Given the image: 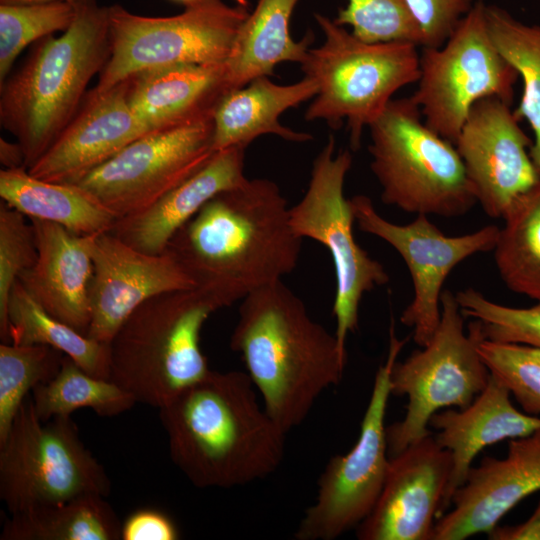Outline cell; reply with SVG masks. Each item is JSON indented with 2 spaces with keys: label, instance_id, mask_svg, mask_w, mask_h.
<instances>
[{
  "label": "cell",
  "instance_id": "cell-1",
  "mask_svg": "<svg viewBox=\"0 0 540 540\" xmlns=\"http://www.w3.org/2000/svg\"><path fill=\"white\" fill-rule=\"evenodd\" d=\"M270 179H247L210 199L170 240L169 251L196 287L224 307L291 273L302 240Z\"/></svg>",
  "mask_w": 540,
  "mask_h": 540
},
{
  "label": "cell",
  "instance_id": "cell-2",
  "mask_svg": "<svg viewBox=\"0 0 540 540\" xmlns=\"http://www.w3.org/2000/svg\"><path fill=\"white\" fill-rule=\"evenodd\" d=\"M171 460L198 488H232L280 466L286 433L242 371L211 370L159 409Z\"/></svg>",
  "mask_w": 540,
  "mask_h": 540
},
{
  "label": "cell",
  "instance_id": "cell-3",
  "mask_svg": "<svg viewBox=\"0 0 540 540\" xmlns=\"http://www.w3.org/2000/svg\"><path fill=\"white\" fill-rule=\"evenodd\" d=\"M230 348L286 434L302 424L325 390L340 383L346 363L335 333L313 320L282 280L241 300Z\"/></svg>",
  "mask_w": 540,
  "mask_h": 540
},
{
  "label": "cell",
  "instance_id": "cell-4",
  "mask_svg": "<svg viewBox=\"0 0 540 540\" xmlns=\"http://www.w3.org/2000/svg\"><path fill=\"white\" fill-rule=\"evenodd\" d=\"M70 27L38 42L0 84V123L22 147L29 169L82 104L110 55L108 7L79 0Z\"/></svg>",
  "mask_w": 540,
  "mask_h": 540
},
{
  "label": "cell",
  "instance_id": "cell-5",
  "mask_svg": "<svg viewBox=\"0 0 540 540\" xmlns=\"http://www.w3.org/2000/svg\"><path fill=\"white\" fill-rule=\"evenodd\" d=\"M224 308L198 287L156 295L139 305L110 342V380L137 403L160 409L211 369L201 330Z\"/></svg>",
  "mask_w": 540,
  "mask_h": 540
},
{
  "label": "cell",
  "instance_id": "cell-6",
  "mask_svg": "<svg viewBox=\"0 0 540 540\" xmlns=\"http://www.w3.org/2000/svg\"><path fill=\"white\" fill-rule=\"evenodd\" d=\"M324 41L300 64L317 93L305 112L337 129L346 123L351 150L361 146L364 128L385 110L401 88L420 75L417 46L411 42H366L328 17L315 14Z\"/></svg>",
  "mask_w": 540,
  "mask_h": 540
},
{
  "label": "cell",
  "instance_id": "cell-7",
  "mask_svg": "<svg viewBox=\"0 0 540 540\" xmlns=\"http://www.w3.org/2000/svg\"><path fill=\"white\" fill-rule=\"evenodd\" d=\"M368 128L382 202L441 217L462 216L477 203L454 143L426 125L411 96L392 99Z\"/></svg>",
  "mask_w": 540,
  "mask_h": 540
},
{
  "label": "cell",
  "instance_id": "cell-8",
  "mask_svg": "<svg viewBox=\"0 0 540 540\" xmlns=\"http://www.w3.org/2000/svg\"><path fill=\"white\" fill-rule=\"evenodd\" d=\"M110 478L82 441L71 416L42 421L32 397L0 441V499L10 514L86 494L108 497Z\"/></svg>",
  "mask_w": 540,
  "mask_h": 540
},
{
  "label": "cell",
  "instance_id": "cell-9",
  "mask_svg": "<svg viewBox=\"0 0 540 540\" xmlns=\"http://www.w3.org/2000/svg\"><path fill=\"white\" fill-rule=\"evenodd\" d=\"M108 14L110 55L98 90L155 69L225 62L250 13L244 4L200 0L169 17L137 15L118 4Z\"/></svg>",
  "mask_w": 540,
  "mask_h": 540
},
{
  "label": "cell",
  "instance_id": "cell-10",
  "mask_svg": "<svg viewBox=\"0 0 540 540\" xmlns=\"http://www.w3.org/2000/svg\"><path fill=\"white\" fill-rule=\"evenodd\" d=\"M464 319L455 294L444 290L430 341L394 363L391 395L407 396L408 403L403 419L386 427L390 457L431 434L429 421L436 412L467 407L487 386L490 371L478 352V333L472 323L466 333Z\"/></svg>",
  "mask_w": 540,
  "mask_h": 540
},
{
  "label": "cell",
  "instance_id": "cell-11",
  "mask_svg": "<svg viewBox=\"0 0 540 540\" xmlns=\"http://www.w3.org/2000/svg\"><path fill=\"white\" fill-rule=\"evenodd\" d=\"M352 162L350 151L336 152L335 139L329 136L313 161L303 197L289 210L295 234L319 242L331 255L336 277L334 333L344 352L348 335L358 328L362 297L390 280L385 267L354 237L355 219L350 200L344 195L345 178Z\"/></svg>",
  "mask_w": 540,
  "mask_h": 540
},
{
  "label": "cell",
  "instance_id": "cell-12",
  "mask_svg": "<svg viewBox=\"0 0 540 540\" xmlns=\"http://www.w3.org/2000/svg\"><path fill=\"white\" fill-rule=\"evenodd\" d=\"M485 3L471 10L440 47H422L420 75L411 95L428 127L454 143L472 107L496 97L511 105L519 75L495 46Z\"/></svg>",
  "mask_w": 540,
  "mask_h": 540
},
{
  "label": "cell",
  "instance_id": "cell-13",
  "mask_svg": "<svg viewBox=\"0 0 540 540\" xmlns=\"http://www.w3.org/2000/svg\"><path fill=\"white\" fill-rule=\"evenodd\" d=\"M406 341L397 338L392 320L387 358L376 372L359 437L346 454L335 455L326 464L315 501L300 520L295 539L334 540L357 528L376 505L390 461L385 425L390 373Z\"/></svg>",
  "mask_w": 540,
  "mask_h": 540
},
{
  "label": "cell",
  "instance_id": "cell-14",
  "mask_svg": "<svg viewBox=\"0 0 540 540\" xmlns=\"http://www.w3.org/2000/svg\"><path fill=\"white\" fill-rule=\"evenodd\" d=\"M213 117L149 132L78 183L118 219L139 213L178 186L215 153Z\"/></svg>",
  "mask_w": 540,
  "mask_h": 540
},
{
  "label": "cell",
  "instance_id": "cell-15",
  "mask_svg": "<svg viewBox=\"0 0 540 540\" xmlns=\"http://www.w3.org/2000/svg\"><path fill=\"white\" fill-rule=\"evenodd\" d=\"M349 200L359 229L388 243L404 260L413 284V298L400 322L412 328L418 346H425L440 322L446 278L465 259L492 251L499 228L487 225L468 234L448 236L428 215L418 214L408 224H395L377 212L368 196L355 195Z\"/></svg>",
  "mask_w": 540,
  "mask_h": 540
},
{
  "label": "cell",
  "instance_id": "cell-16",
  "mask_svg": "<svg viewBox=\"0 0 540 540\" xmlns=\"http://www.w3.org/2000/svg\"><path fill=\"white\" fill-rule=\"evenodd\" d=\"M510 106L496 97L479 100L454 142L477 202L491 218H503L540 181L533 141Z\"/></svg>",
  "mask_w": 540,
  "mask_h": 540
},
{
  "label": "cell",
  "instance_id": "cell-17",
  "mask_svg": "<svg viewBox=\"0 0 540 540\" xmlns=\"http://www.w3.org/2000/svg\"><path fill=\"white\" fill-rule=\"evenodd\" d=\"M93 275L91 321L86 335L110 344L126 318L143 302L164 292L196 287L167 250L140 251L110 231L90 236Z\"/></svg>",
  "mask_w": 540,
  "mask_h": 540
},
{
  "label": "cell",
  "instance_id": "cell-18",
  "mask_svg": "<svg viewBox=\"0 0 540 540\" xmlns=\"http://www.w3.org/2000/svg\"><path fill=\"white\" fill-rule=\"evenodd\" d=\"M451 452L431 434L390 457L386 480L359 540H431L451 477Z\"/></svg>",
  "mask_w": 540,
  "mask_h": 540
},
{
  "label": "cell",
  "instance_id": "cell-19",
  "mask_svg": "<svg viewBox=\"0 0 540 540\" xmlns=\"http://www.w3.org/2000/svg\"><path fill=\"white\" fill-rule=\"evenodd\" d=\"M540 491V429L508 441L503 459L484 457L471 466L441 515L431 540H464L488 534L524 498ZM450 504V505H451Z\"/></svg>",
  "mask_w": 540,
  "mask_h": 540
},
{
  "label": "cell",
  "instance_id": "cell-20",
  "mask_svg": "<svg viewBox=\"0 0 540 540\" xmlns=\"http://www.w3.org/2000/svg\"><path fill=\"white\" fill-rule=\"evenodd\" d=\"M127 91L128 80L107 90H89L74 117L28 172L42 180L75 184L147 134L129 106Z\"/></svg>",
  "mask_w": 540,
  "mask_h": 540
},
{
  "label": "cell",
  "instance_id": "cell-21",
  "mask_svg": "<svg viewBox=\"0 0 540 540\" xmlns=\"http://www.w3.org/2000/svg\"><path fill=\"white\" fill-rule=\"evenodd\" d=\"M30 221L38 257L18 280L50 315L86 335L91 321V235H77L49 221Z\"/></svg>",
  "mask_w": 540,
  "mask_h": 540
},
{
  "label": "cell",
  "instance_id": "cell-22",
  "mask_svg": "<svg viewBox=\"0 0 540 540\" xmlns=\"http://www.w3.org/2000/svg\"><path fill=\"white\" fill-rule=\"evenodd\" d=\"M429 426L437 430L436 441L451 452L453 467L440 514L451 504L455 490L463 484L475 457L485 447L540 429V417L519 411L508 388L490 374L485 389L462 409L436 412Z\"/></svg>",
  "mask_w": 540,
  "mask_h": 540
},
{
  "label": "cell",
  "instance_id": "cell-23",
  "mask_svg": "<svg viewBox=\"0 0 540 540\" xmlns=\"http://www.w3.org/2000/svg\"><path fill=\"white\" fill-rule=\"evenodd\" d=\"M245 150L230 147L216 151L198 171L147 209L117 219L110 230L130 246L160 254L175 233L217 194L244 183Z\"/></svg>",
  "mask_w": 540,
  "mask_h": 540
},
{
  "label": "cell",
  "instance_id": "cell-24",
  "mask_svg": "<svg viewBox=\"0 0 540 540\" xmlns=\"http://www.w3.org/2000/svg\"><path fill=\"white\" fill-rule=\"evenodd\" d=\"M127 80L129 106L148 133L213 117L232 91L225 62L155 69Z\"/></svg>",
  "mask_w": 540,
  "mask_h": 540
},
{
  "label": "cell",
  "instance_id": "cell-25",
  "mask_svg": "<svg viewBox=\"0 0 540 540\" xmlns=\"http://www.w3.org/2000/svg\"><path fill=\"white\" fill-rule=\"evenodd\" d=\"M316 83L305 77L292 84L280 85L269 76L258 77L242 88L226 94L213 115V150L247 146L266 134L286 141L303 143L312 136L281 124V114L312 99Z\"/></svg>",
  "mask_w": 540,
  "mask_h": 540
},
{
  "label": "cell",
  "instance_id": "cell-26",
  "mask_svg": "<svg viewBox=\"0 0 540 540\" xmlns=\"http://www.w3.org/2000/svg\"><path fill=\"white\" fill-rule=\"evenodd\" d=\"M0 196L29 219L53 222L81 236L108 232L118 219L80 185L42 180L27 168L0 171Z\"/></svg>",
  "mask_w": 540,
  "mask_h": 540
},
{
  "label": "cell",
  "instance_id": "cell-27",
  "mask_svg": "<svg viewBox=\"0 0 540 540\" xmlns=\"http://www.w3.org/2000/svg\"><path fill=\"white\" fill-rule=\"evenodd\" d=\"M299 1L258 0L225 61L232 91L258 77L270 76L282 62H303L314 35L309 30L301 40L295 41L289 33L290 17Z\"/></svg>",
  "mask_w": 540,
  "mask_h": 540
},
{
  "label": "cell",
  "instance_id": "cell-28",
  "mask_svg": "<svg viewBox=\"0 0 540 540\" xmlns=\"http://www.w3.org/2000/svg\"><path fill=\"white\" fill-rule=\"evenodd\" d=\"M99 494L10 514L1 540H120L121 522Z\"/></svg>",
  "mask_w": 540,
  "mask_h": 540
},
{
  "label": "cell",
  "instance_id": "cell-29",
  "mask_svg": "<svg viewBox=\"0 0 540 540\" xmlns=\"http://www.w3.org/2000/svg\"><path fill=\"white\" fill-rule=\"evenodd\" d=\"M7 317L10 343L51 346L90 375L110 380V345L91 339L50 315L19 280L10 292Z\"/></svg>",
  "mask_w": 540,
  "mask_h": 540
},
{
  "label": "cell",
  "instance_id": "cell-30",
  "mask_svg": "<svg viewBox=\"0 0 540 540\" xmlns=\"http://www.w3.org/2000/svg\"><path fill=\"white\" fill-rule=\"evenodd\" d=\"M493 248L506 287L540 302V181L503 217Z\"/></svg>",
  "mask_w": 540,
  "mask_h": 540
},
{
  "label": "cell",
  "instance_id": "cell-31",
  "mask_svg": "<svg viewBox=\"0 0 540 540\" xmlns=\"http://www.w3.org/2000/svg\"><path fill=\"white\" fill-rule=\"evenodd\" d=\"M485 19L495 46L522 80L514 113L530 125L534 136L530 154L540 172V26L525 24L496 5H485Z\"/></svg>",
  "mask_w": 540,
  "mask_h": 540
},
{
  "label": "cell",
  "instance_id": "cell-32",
  "mask_svg": "<svg viewBox=\"0 0 540 540\" xmlns=\"http://www.w3.org/2000/svg\"><path fill=\"white\" fill-rule=\"evenodd\" d=\"M31 393L35 412L42 421L70 416L83 408L92 409L101 417H114L137 403L121 386L90 375L66 355L57 375L36 386Z\"/></svg>",
  "mask_w": 540,
  "mask_h": 540
},
{
  "label": "cell",
  "instance_id": "cell-33",
  "mask_svg": "<svg viewBox=\"0 0 540 540\" xmlns=\"http://www.w3.org/2000/svg\"><path fill=\"white\" fill-rule=\"evenodd\" d=\"M65 354L42 344H0V441L22 403L59 372Z\"/></svg>",
  "mask_w": 540,
  "mask_h": 540
},
{
  "label": "cell",
  "instance_id": "cell-34",
  "mask_svg": "<svg viewBox=\"0 0 540 540\" xmlns=\"http://www.w3.org/2000/svg\"><path fill=\"white\" fill-rule=\"evenodd\" d=\"M75 13V5L64 1L0 4V84L25 47L66 31Z\"/></svg>",
  "mask_w": 540,
  "mask_h": 540
},
{
  "label": "cell",
  "instance_id": "cell-35",
  "mask_svg": "<svg viewBox=\"0 0 540 540\" xmlns=\"http://www.w3.org/2000/svg\"><path fill=\"white\" fill-rule=\"evenodd\" d=\"M465 318H472L483 339L540 348V302L526 308L496 303L474 288L455 294Z\"/></svg>",
  "mask_w": 540,
  "mask_h": 540
},
{
  "label": "cell",
  "instance_id": "cell-36",
  "mask_svg": "<svg viewBox=\"0 0 540 540\" xmlns=\"http://www.w3.org/2000/svg\"><path fill=\"white\" fill-rule=\"evenodd\" d=\"M478 333V352L490 374L502 382L523 412L540 417V348L483 339Z\"/></svg>",
  "mask_w": 540,
  "mask_h": 540
},
{
  "label": "cell",
  "instance_id": "cell-37",
  "mask_svg": "<svg viewBox=\"0 0 540 540\" xmlns=\"http://www.w3.org/2000/svg\"><path fill=\"white\" fill-rule=\"evenodd\" d=\"M349 25L366 42H411L422 44V35L405 0H348L334 20Z\"/></svg>",
  "mask_w": 540,
  "mask_h": 540
},
{
  "label": "cell",
  "instance_id": "cell-38",
  "mask_svg": "<svg viewBox=\"0 0 540 540\" xmlns=\"http://www.w3.org/2000/svg\"><path fill=\"white\" fill-rule=\"evenodd\" d=\"M38 249L28 217L0 204V338L10 343L7 308L10 292L19 276L36 262Z\"/></svg>",
  "mask_w": 540,
  "mask_h": 540
},
{
  "label": "cell",
  "instance_id": "cell-39",
  "mask_svg": "<svg viewBox=\"0 0 540 540\" xmlns=\"http://www.w3.org/2000/svg\"><path fill=\"white\" fill-rule=\"evenodd\" d=\"M422 35L421 47H440L463 17L472 0H405Z\"/></svg>",
  "mask_w": 540,
  "mask_h": 540
},
{
  "label": "cell",
  "instance_id": "cell-40",
  "mask_svg": "<svg viewBox=\"0 0 540 540\" xmlns=\"http://www.w3.org/2000/svg\"><path fill=\"white\" fill-rule=\"evenodd\" d=\"M180 538L174 521L164 512L142 508L121 523V540H176Z\"/></svg>",
  "mask_w": 540,
  "mask_h": 540
},
{
  "label": "cell",
  "instance_id": "cell-41",
  "mask_svg": "<svg viewBox=\"0 0 540 540\" xmlns=\"http://www.w3.org/2000/svg\"><path fill=\"white\" fill-rule=\"evenodd\" d=\"M487 536L490 540H540V502L524 522L513 526L497 525Z\"/></svg>",
  "mask_w": 540,
  "mask_h": 540
},
{
  "label": "cell",
  "instance_id": "cell-42",
  "mask_svg": "<svg viewBox=\"0 0 540 540\" xmlns=\"http://www.w3.org/2000/svg\"><path fill=\"white\" fill-rule=\"evenodd\" d=\"M0 162L4 169L26 168L25 154L17 141L0 138Z\"/></svg>",
  "mask_w": 540,
  "mask_h": 540
},
{
  "label": "cell",
  "instance_id": "cell-43",
  "mask_svg": "<svg viewBox=\"0 0 540 540\" xmlns=\"http://www.w3.org/2000/svg\"><path fill=\"white\" fill-rule=\"evenodd\" d=\"M53 1H64L70 3H76L79 0H0V4H32V3H44Z\"/></svg>",
  "mask_w": 540,
  "mask_h": 540
},
{
  "label": "cell",
  "instance_id": "cell-44",
  "mask_svg": "<svg viewBox=\"0 0 540 540\" xmlns=\"http://www.w3.org/2000/svg\"><path fill=\"white\" fill-rule=\"evenodd\" d=\"M171 1H174V2H177V3H181L183 4L184 6H188V5H191L193 3H196L200 0H171Z\"/></svg>",
  "mask_w": 540,
  "mask_h": 540
}]
</instances>
